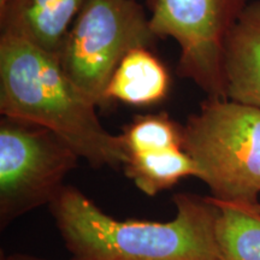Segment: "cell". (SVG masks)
Masks as SVG:
<instances>
[{"label":"cell","mask_w":260,"mask_h":260,"mask_svg":"<svg viewBox=\"0 0 260 260\" xmlns=\"http://www.w3.org/2000/svg\"><path fill=\"white\" fill-rule=\"evenodd\" d=\"M126 177L149 197L170 189L188 176H198V168L183 148L129 155L124 165Z\"/></svg>","instance_id":"cell-10"},{"label":"cell","mask_w":260,"mask_h":260,"mask_svg":"<svg viewBox=\"0 0 260 260\" xmlns=\"http://www.w3.org/2000/svg\"><path fill=\"white\" fill-rule=\"evenodd\" d=\"M259 209H260V205H259Z\"/></svg>","instance_id":"cell-15"},{"label":"cell","mask_w":260,"mask_h":260,"mask_svg":"<svg viewBox=\"0 0 260 260\" xmlns=\"http://www.w3.org/2000/svg\"><path fill=\"white\" fill-rule=\"evenodd\" d=\"M86 0H10L0 11L2 34L30 42L58 57Z\"/></svg>","instance_id":"cell-7"},{"label":"cell","mask_w":260,"mask_h":260,"mask_svg":"<svg viewBox=\"0 0 260 260\" xmlns=\"http://www.w3.org/2000/svg\"><path fill=\"white\" fill-rule=\"evenodd\" d=\"M168 71L147 48H135L123 58L106 90L107 102L118 100L129 105L155 104L169 90Z\"/></svg>","instance_id":"cell-9"},{"label":"cell","mask_w":260,"mask_h":260,"mask_svg":"<svg viewBox=\"0 0 260 260\" xmlns=\"http://www.w3.org/2000/svg\"><path fill=\"white\" fill-rule=\"evenodd\" d=\"M9 2H10V0H0V11L5 9V6L8 5Z\"/></svg>","instance_id":"cell-14"},{"label":"cell","mask_w":260,"mask_h":260,"mask_svg":"<svg viewBox=\"0 0 260 260\" xmlns=\"http://www.w3.org/2000/svg\"><path fill=\"white\" fill-rule=\"evenodd\" d=\"M148 2H149V0H148Z\"/></svg>","instance_id":"cell-16"},{"label":"cell","mask_w":260,"mask_h":260,"mask_svg":"<svg viewBox=\"0 0 260 260\" xmlns=\"http://www.w3.org/2000/svg\"><path fill=\"white\" fill-rule=\"evenodd\" d=\"M183 151L198 178L219 203L258 207L260 109L226 98H207L183 126Z\"/></svg>","instance_id":"cell-3"},{"label":"cell","mask_w":260,"mask_h":260,"mask_svg":"<svg viewBox=\"0 0 260 260\" xmlns=\"http://www.w3.org/2000/svg\"><path fill=\"white\" fill-rule=\"evenodd\" d=\"M214 203L219 207L217 260H260L259 206Z\"/></svg>","instance_id":"cell-11"},{"label":"cell","mask_w":260,"mask_h":260,"mask_svg":"<svg viewBox=\"0 0 260 260\" xmlns=\"http://www.w3.org/2000/svg\"><path fill=\"white\" fill-rule=\"evenodd\" d=\"M2 260H46V259H41V258H37V256L16 253V254H10V255L3 256Z\"/></svg>","instance_id":"cell-13"},{"label":"cell","mask_w":260,"mask_h":260,"mask_svg":"<svg viewBox=\"0 0 260 260\" xmlns=\"http://www.w3.org/2000/svg\"><path fill=\"white\" fill-rule=\"evenodd\" d=\"M80 157L59 135L35 123L0 119V228L50 205Z\"/></svg>","instance_id":"cell-5"},{"label":"cell","mask_w":260,"mask_h":260,"mask_svg":"<svg viewBox=\"0 0 260 260\" xmlns=\"http://www.w3.org/2000/svg\"><path fill=\"white\" fill-rule=\"evenodd\" d=\"M174 204L169 222L118 220L64 186L50 210L70 260H217L218 205L189 193L175 195Z\"/></svg>","instance_id":"cell-1"},{"label":"cell","mask_w":260,"mask_h":260,"mask_svg":"<svg viewBox=\"0 0 260 260\" xmlns=\"http://www.w3.org/2000/svg\"><path fill=\"white\" fill-rule=\"evenodd\" d=\"M122 136L129 155L183 148V126L165 112L136 117Z\"/></svg>","instance_id":"cell-12"},{"label":"cell","mask_w":260,"mask_h":260,"mask_svg":"<svg viewBox=\"0 0 260 260\" xmlns=\"http://www.w3.org/2000/svg\"><path fill=\"white\" fill-rule=\"evenodd\" d=\"M148 4L155 37L171 38L180 46L177 74L193 81L207 98H226L224 47L247 0H149Z\"/></svg>","instance_id":"cell-6"},{"label":"cell","mask_w":260,"mask_h":260,"mask_svg":"<svg viewBox=\"0 0 260 260\" xmlns=\"http://www.w3.org/2000/svg\"><path fill=\"white\" fill-rule=\"evenodd\" d=\"M223 71L226 99L260 109V0L247 5L228 35Z\"/></svg>","instance_id":"cell-8"},{"label":"cell","mask_w":260,"mask_h":260,"mask_svg":"<svg viewBox=\"0 0 260 260\" xmlns=\"http://www.w3.org/2000/svg\"><path fill=\"white\" fill-rule=\"evenodd\" d=\"M155 39L136 0H86L58 59L96 106H106L107 87L123 58L135 48H147Z\"/></svg>","instance_id":"cell-4"},{"label":"cell","mask_w":260,"mask_h":260,"mask_svg":"<svg viewBox=\"0 0 260 260\" xmlns=\"http://www.w3.org/2000/svg\"><path fill=\"white\" fill-rule=\"evenodd\" d=\"M96 104L69 79L58 57L11 35L0 38V113L56 133L93 168L124 167V140L104 128Z\"/></svg>","instance_id":"cell-2"}]
</instances>
